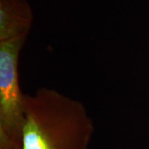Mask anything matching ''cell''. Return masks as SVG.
I'll use <instances>...</instances> for the list:
<instances>
[{
    "instance_id": "cell-3",
    "label": "cell",
    "mask_w": 149,
    "mask_h": 149,
    "mask_svg": "<svg viewBox=\"0 0 149 149\" xmlns=\"http://www.w3.org/2000/svg\"><path fill=\"white\" fill-rule=\"evenodd\" d=\"M31 13L22 0L0 1V42L27 38Z\"/></svg>"
},
{
    "instance_id": "cell-2",
    "label": "cell",
    "mask_w": 149,
    "mask_h": 149,
    "mask_svg": "<svg viewBox=\"0 0 149 149\" xmlns=\"http://www.w3.org/2000/svg\"><path fill=\"white\" fill-rule=\"evenodd\" d=\"M26 39L0 42V149H22L25 95L18 61Z\"/></svg>"
},
{
    "instance_id": "cell-1",
    "label": "cell",
    "mask_w": 149,
    "mask_h": 149,
    "mask_svg": "<svg viewBox=\"0 0 149 149\" xmlns=\"http://www.w3.org/2000/svg\"><path fill=\"white\" fill-rule=\"evenodd\" d=\"M22 149H89L95 127L84 104L41 88L25 95Z\"/></svg>"
}]
</instances>
